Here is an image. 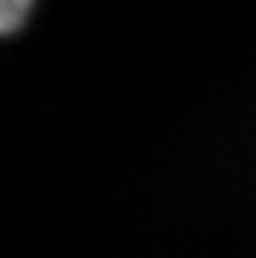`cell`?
Wrapping results in <instances>:
<instances>
[{
    "instance_id": "1",
    "label": "cell",
    "mask_w": 256,
    "mask_h": 258,
    "mask_svg": "<svg viewBox=\"0 0 256 258\" xmlns=\"http://www.w3.org/2000/svg\"><path fill=\"white\" fill-rule=\"evenodd\" d=\"M34 0H0V34H11L24 26Z\"/></svg>"
}]
</instances>
